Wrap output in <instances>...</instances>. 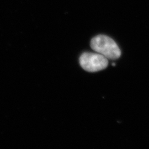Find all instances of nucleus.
Returning a JSON list of instances; mask_svg holds the SVG:
<instances>
[{"mask_svg": "<svg viewBox=\"0 0 149 149\" xmlns=\"http://www.w3.org/2000/svg\"><path fill=\"white\" fill-rule=\"evenodd\" d=\"M90 45L94 51L108 59L116 60L121 55V51L117 43L111 38L106 36H97L92 39Z\"/></svg>", "mask_w": 149, "mask_h": 149, "instance_id": "f257e3e1", "label": "nucleus"}, {"mask_svg": "<svg viewBox=\"0 0 149 149\" xmlns=\"http://www.w3.org/2000/svg\"><path fill=\"white\" fill-rule=\"evenodd\" d=\"M79 61L81 66L90 72L104 69L108 65V59L98 53H84L81 55Z\"/></svg>", "mask_w": 149, "mask_h": 149, "instance_id": "f03ea898", "label": "nucleus"}]
</instances>
